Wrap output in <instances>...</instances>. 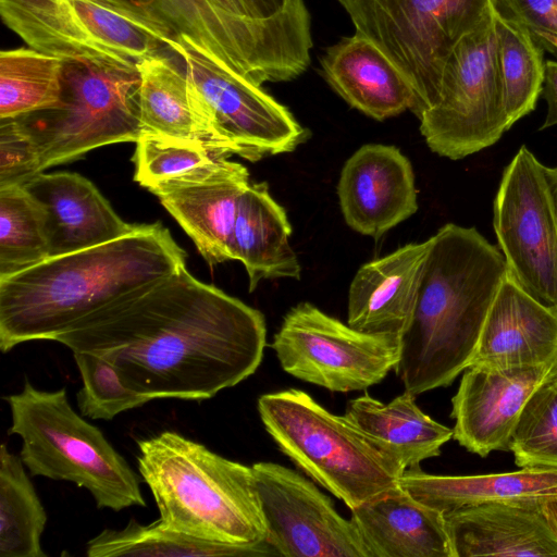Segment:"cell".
<instances>
[{
    "mask_svg": "<svg viewBox=\"0 0 557 557\" xmlns=\"http://www.w3.org/2000/svg\"><path fill=\"white\" fill-rule=\"evenodd\" d=\"M546 180L550 193L552 203L557 223V166L548 168L545 166Z\"/></svg>",
    "mask_w": 557,
    "mask_h": 557,
    "instance_id": "cell-42",
    "label": "cell"
},
{
    "mask_svg": "<svg viewBox=\"0 0 557 557\" xmlns=\"http://www.w3.org/2000/svg\"><path fill=\"white\" fill-rule=\"evenodd\" d=\"M540 511L547 527L557 539V496L544 500L540 505Z\"/></svg>",
    "mask_w": 557,
    "mask_h": 557,
    "instance_id": "cell-40",
    "label": "cell"
},
{
    "mask_svg": "<svg viewBox=\"0 0 557 557\" xmlns=\"http://www.w3.org/2000/svg\"><path fill=\"white\" fill-rule=\"evenodd\" d=\"M137 71L144 134L197 143L226 157L240 156L238 148L218 129L207 103L174 51L143 60Z\"/></svg>",
    "mask_w": 557,
    "mask_h": 557,
    "instance_id": "cell-19",
    "label": "cell"
},
{
    "mask_svg": "<svg viewBox=\"0 0 557 557\" xmlns=\"http://www.w3.org/2000/svg\"><path fill=\"white\" fill-rule=\"evenodd\" d=\"M350 511L369 557H453L445 515L399 483Z\"/></svg>",
    "mask_w": 557,
    "mask_h": 557,
    "instance_id": "cell-23",
    "label": "cell"
},
{
    "mask_svg": "<svg viewBox=\"0 0 557 557\" xmlns=\"http://www.w3.org/2000/svg\"><path fill=\"white\" fill-rule=\"evenodd\" d=\"M494 8L521 26L543 51L557 57V0H494Z\"/></svg>",
    "mask_w": 557,
    "mask_h": 557,
    "instance_id": "cell-37",
    "label": "cell"
},
{
    "mask_svg": "<svg viewBox=\"0 0 557 557\" xmlns=\"http://www.w3.org/2000/svg\"><path fill=\"white\" fill-rule=\"evenodd\" d=\"M224 11L237 16H250L242 0H212ZM252 17V16H250Z\"/></svg>",
    "mask_w": 557,
    "mask_h": 557,
    "instance_id": "cell-41",
    "label": "cell"
},
{
    "mask_svg": "<svg viewBox=\"0 0 557 557\" xmlns=\"http://www.w3.org/2000/svg\"><path fill=\"white\" fill-rule=\"evenodd\" d=\"M44 172L35 144L16 119H0V187L23 186Z\"/></svg>",
    "mask_w": 557,
    "mask_h": 557,
    "instance_id": "cell-36",
    "label": "cell"
},
{
    "mask_svg": "<svg viewBox=\"0 0 557 557\" xmlns=\"http://www.w3.org/2000/svg\"><path fill=\"white\" fill-rule=\"evenodd\" d=\"M398 483L419 502L448 513L483 504L540 506L557 496V468L524 467L518 471L435 475L407 469Z\"/></svg>",
    "mask_w": 557,
    "mask_h": 557,
    "instance_id": "cell-26",
    "label": "cell"
},
{
    "mask_svg": "<svg viewBox=\"0 0 557 557\" xmlns=\"http://www.w3.org/2000/svg\"><path fill=\"white\" fill-rule=\"evenodd\" d=\"M547 103V113L541 129L557 125V61L545 62V77L541 92Z\"/></svg>",
    "mask_w": 557,
    "mask_h": 557,
    "instance_id": "cell-38",
    "label": "cell"
},
{
    "mask_svg": "<svg viewBox=\"0 0 557 557\" xmlns=\"http://www.w3.org/2000/svg\"><path fill=\"white\" fill-rule=\"evenodd\" d=\"M453 557L557 556L540 506L483 504L445 513Z\"/></svg>",
    "mask_w": 557,
    "mask_h": 557,
    "instance_id": "cell-25",
    "label": "cell"
},
{
    "mask_svg": "<svg viewBox=\"0 0 557 557\" xmlns=\"http://www.w3.org/2000/svg\"><path fill=\"white\" fill-rule=\"evenodd\" d=\"M554 380H555V382L557 383V372H556V374L554 375Z\"/></svg>",
    "mask_w": 557,
    "mask_h": 557,
    "instance_id": "cell-43",
    "label": "cell"
},
{
    "mask_svg": "<svg viewBox=\"0 0 557 557\" xmlns=\"http://www.w3.org/2000/svg\"><path fill=\"white\" fill-rule=\"evenodd\" d=\"M556 372L549 367H468L451 398L453 438L481 457L494 450L509 451L525 404Z\"/></svg>",
    "mask_w": 557,
    "mask_h": 557,
    "instance_id": "cell-16",
    "label": "cell"
},
{
    "mask_svg": "<svg viewBox=\"0 0 557 557\" xmlns=\"http://www.w3.org/2000/svg\"><path fill=\"white\" fill-rule=\"evenodd\" d=\"M429 249L430 239L410 243L361 265L349 286L347 324L401 336L416 307Z\"/></svg>",
    "mask_w": 557,
    "mask_h": 557,
    "instance_id": "cell-22",
    "label": "cell"
},
{
    "mask_svg": "<svg viewBox=\"0 0 557 557\" xmlns=\"http://www.w3.org/2000/svg\"><path fill=\"white\" fill-rule=\"evenodd\" d=\"M64 62L29 47L0 53V119L55 108L63 92Z\"/></svg>",
    "mask_w": 557,
    "mask_h": 557,
    "instance_id": "cell-31",
    "label": "cell"
},
{
    "mask_svg": "<svg viewBox=\"0 0 557 557\" xmlns=\"http://www.w3.org/2000/svg\"><path fill=\"white\" fill-rule=\"evenodd\" d=\"M89 557L117 556H278L268 542L228 545L202 541L170 530L158 520L141 524L131 519L123 529H104L87 543Z\"/></svg>",
    "mask_w": 557,
    "mask_h": 557,
    "instance_id": "cell-29",
    "label": "cell"
},
{
    "mask_svg": "<svg viewBox=\"0 0 557 557\" xmlns=\"http://www.w3.org/2000/svg\"><path fill=\"white\" fill-rule=\"evenodd\" d=\"M258 411L281 451L349 509L396 485L404 473L350 420L304 391L261 395Z\"/></svg>",
    "mask_w": 557,
    "mask_h": 557,
    "instance_id": "cell-7",
    "label": "cell"
},
{
    "mask_svg": "<svg viewBox=\"0 0 557 557\" xmlns=\"http://www.w3.org/2000/svg\"><path fill=\"white\" fill-rule=\"evenodd\" d=\"M138 87V71L64 62L60 103L15 117L35 144L42 171L101 146L136 143L144 134Z\"/></svg>",
    "mask_w": 557,
    "mask_h": 557,
    "instance_id": "cell-10",
    "label": "cell"
},
{
    "mask_svg": "<svg viewBox=\"0 0 557 557\" xmlns=\"http://www.w3.org/2000/svg\"><path fill=\"white\" fill-rule=\"evenodd\" d=\"M429 239L416 307L394 369L414 396L450 385L471 366L507 273L500 249L474 227L447 223Z\"/></svg>",
    "mask_w": 557,
    "mask_h": 557,
    "instance_id": "cell-3",
    "label": "cell"
},
{
    "mask_svg": "<svg viewBox=\"0 0 557 557\" xmlns=\"http://www.w3.org/2000/svg\"><path fill=\"white\" fill-rule=\"evenodd\" d=\"M227 158L149 189L210 265L232 260L231 242L238 205L250 185L247 168Z\"/></svg>",
    "mask_w": 557,
    "mask_h": 557,
    "instance_id": "cell-17",
    "label": "cell"
},
{
    "mask_svg": "<svg viewBox=\"0 0 557 557\" xmlns=\"http://www.w3.org/2000/svg\"><path fill=\"white\" fill-rule=\"evenodd\" d=\"M45 215L50 257L94 247L131 233L98 188L73 172L39 173L25 185Z\"/></svg>",
    "mask_w": 557,
    "mask_h": 557,
    "instance_id": "cell-21",
    "label": "cell"
},
{
    "mask_svg": "<svg viewBox=\"0 0 557 557\" xmlns=\"http://www.w3.org/2000/svg\"><path fill=\"white\" fill-rule=\"evenodd\" d=\"M494 18L495 12L457 44L435 101L418 116L428 147L441 157L463 159L509 129Z\"/></svg>",
    "mask_w": 557,
    "mask_h": 557,
    "instance_id": "cell-11",
    "label": "cell"
},
{
    "mask_svg": "<svg viewBox=\"0 0 557 557\" xmlns=\"http://www.w3.org/2000/svg\"><path fill=\"white\" fill-rule=\"evenodd\" d=\"M356 32L396 65L418 117L436 99L457 44L495 12L494 0H339Z\"/></svg>",
    "mask_w": 557,
    "mask_h": 557,
    "instance_id": "cell-9",
    "label": "cell"
},
{
    "mask_svg": "<svg viewBox=\"0 0 557 557\" xmlns=\"http://www.w3.org/2000/svg\"><path fill=\"white\" fill-rule=\"evenodd\" d=\"M403 471L441 454L453 437V429L425 414L416 396L405 391L388 404L367 393L351 399L344 414Z\"/></svg>",
    "mask_w": 557,
    "mask_h": 557,
    "instance_id": "cell-28",
    "label": "cell"
},
{
    "mask_svg": "<svg viewBox=\"0 0 557 557\" xmlns=\"http://www.w3.org/2000/svg\"><path fill=\"white\" fill-rule=\"evenodd\" d=\"M82 377L81 414L111 420L151 400H203L259 368L263 314L180 268L55 337Z\"/></svg>",
    "mask_w": 557,
    "mask_h": 557,
    "instance_id": "cell-1",
    "label": "cell"
},
{
    "mask_svg": "<svg viewBox=\"0 0 557 557\" xmlns=\"http://www.w3.org/2000/svg\"><path fill=\"white\" fill-rule=\"evenodd\" d=\"M226 157L191 141L144 134L133 156L134 181L148 190L153 186L196 172Z\"/></svg>",
    "mask_w": 557,
    "mask_h": 557,
    "instance_id": "cell-35",
    "label": "cell"
},
{
    "mask_svg": "<svg viewBox=\"0 0 557 557\" xmlns=\"http://www.w3.org/2000/svg\"><path fill=\"white\" fill-rule=\"evenodd\" d=\"M139 473L161 524L220 544L257 545L268 529L251 467L175 431L138 442Z\"/></svg>",
    "mask_w": 557,
    "mask_h": 557,
    "instance_id": "cell-4",
    "label": "cell"
},
{
    "mask_svg": "<svg viewBox=\"0 0 557 557\" xmlns=\"http://www.w3.org/2000/svg\"><path fill=\"white\" fill-rule=\"evenodd\" d=\"M267 542L285 557H369L354 521L310 480L275 462L252 465Z\"/></svg>",
    "mask_w": 557,
    "mask_h": 557,
    "instance_id": "cell-14",
    "label": "cell"
},
{
    "mask_svg": "<svg viewBox=\"0 0 557 557\" xmlns=\"http://www.w3.org/2000/svg\"><path fill=\"white\" fill-rule=\"evenodd\" d=\"M177 38L221 70L262 86L290 81L310 64V14L289 0L270 17L233 15L212 0H144Z\"/></svg>",
    "mask_w": 557,
    "mask_h": 557,
    "instance_id": "cell-8",
    "label": "cell"
},
{
    "mask_svg": "<svg viewBox=\"0 0 557 557\" xmlns=\"http://www.w3.org/2000/svg\"><path fill=\"white\" fill-rule=\"evenodd\" d=\"M493 225L507 273L557 311V223L545 165L525 146L503 173Z\"/></svg>",
    "mask_w": 557,
    "mask_h": 557,
    "instance_id": "cell-13",
    "label": "cell"
},
{
    "mask_svg": "<svg viewBox=\"0 0 557 557\" xmlns=\"http://www.w3.org/2000/svg\"><path fill=\"white\" fill-rule=\"evenodd\" d=\"M171 50L182 59L218 129L242 158L255 162L292 152L306 140L307 131L261 86L221 70L180 39Z\"/></svg>",
    "mask_w": 557,
    "mask_h": 557,
    "instance_id": "cell-15",
    "label": "cell"
},
{
    "mask_svg": "<svg viewBox=\"0 0 557 557\" xmlns=\"http://www.w3.org/2000/svg\"><path fill=\"white\" fill-rule=\"evenodd\" d=\"M290 234L285 210L272 198L268 184L250 183L239 200L231 242L232 260L244 264L249 292L262 280L300 278L301 267L289 244Z\"/></svg>",
    "mask_w": 557,
    "mask_h": 557,
    "instance_id": "cell-27",
    "label": "cell"
},
{
    "mask_svg": "<svg viewBox=\"0 0 557 557\" xmlns=\"http://www.w3.org/2000/svg\"><path fill=\"white\" fill-rule=\"evenodd\" d=\"M337 195L354 231L377 238L418 209L409 159L395 146L367 144L344 164Z\"/></svg>",
    "mask_w": 557,
    "mask_h": 557,
    "instance_id": "cell-18",
    "label": "cell"
},
{
    "mask_svg": "<svg viewBox=\"0 0 557 557\" xmlns=\"http://www.w3.org/2000/svg\"><path fill=\"white\" fill-rule=\"evenodd\" d=\"M0 15L29 48L63 62L137 71L178 39L144 0H0Z\"/></svg>",
    "mask_w": 557,
    "mask_h": 557,
    "instance_id": "cell-5",
    "label": "cell"
},
{
    "mask_svg": "<svg viewBox=\"0 0 557 557\" xmlns=\"http://www.w3.org/2000/svg\"><path fill=\"white\" fill-rule=\"evenodd\" d=\"M321 67L326 82L350 107L374 120L413 108L414 95L405 76L358 33L327 48Z\"/></svg>",
    "mask_w": 557,
    "mask_h": 557,
    "instance_id": "cell-24",
    "label": "cell"
},
{
    "mask_svg": "<svg viewBox=\"0 0 557 557\" xmlns=\"http://www.w3.org/2000/svg\"><path fill=\"white\" fill-rule=\"evenodd\" d=\"M272 348L288 374L347 393L364 391L395 369L400 336L361 332L304 301L285 314Z\"/></svg>",
    "mask_w": 557,
    "mask_h": 557,
    "instance_id": "cell-12",
    "label": "cell"
},
{
    "mask_svg": "<svg viewBox=\"0 0 557 557\" xmlns=\"http://www.w3.org/2000/svg\"><path fill=\"white\" fill-rule=\"evenodd\" d=\"M252 17H270L281 11L289 0H242Z\"/></svg>",
    "mask_w": 557,
    "mask_h": 557,
    "instance_id": "cell-39",
    "label": "cell"
},
{
    "mask_svg": "<svg viewBox=\"0 0 557 557\" xmlns=\"http://www.w3.org/2000/svg\"><path fill=\"white\" fill-rule=\"evenodd\" d=\"M494 27L509 128L532 112L541 96L544 77V51L518 24L495 11Z\"/></svg>",
    "mask_w": 557,
    "mask_h": 557,
    "instance_id": "cell-32",
    "label": "cell"
},
{
    "mask_svg": "<svg viewBox=\"0 0 557 557\" xmlns=\"http://www.w3.org/2000/svg\"><path fill=\"white\" fill-rule=\"evenodd\" d=\"M50 257L45 215L23 186L0 187V278Z\"/></svg>",
    "mask_w": 557,
    "mask_h": 557,
    "instance_id": "cell-33",
    "label": "cell"
},
{
    "mask_svg": "<svg viewBox=\"0 0 557 557\" xmlns=\"http://www.w3.org/2000/svg\"><path fill=\"white\" fill-rule=\"evenodd\" d=\"M471 366L557 370V311L534 299L506 273Z\"/></svg>",
    "mask_w": 557,
    "mask_h": 557,
    "instance_id": "cell-20",
    "label": "cell"
},
{
    "mask_svg": "<svg viewBox=\"0 0 557 557\" xmlns=\"http://www.w3.org/2000/svg\"><path fill=\"white\" fill-rule=\"evenodd\" d=\"M184 265L186 252L157 222L2 277L0 350L54 341L84 317Z\"/></svg>",
    "mask_w": 557,
    "mask_h": 557,
    "instance_id": "cell-2",
    "label": "cell"
},
{
    "mask_svg": "<svg viewBox=\"0 0 557 557\" xmlns=\"http://www.w3.org/2000/svg\"><path fill=\"white\" fill-rule=\"evenodd\" d=\"M20 456L0 449V557H46L47 513Z\"/></svg>",
    "mask_w": 557,
    "mask_h": 557,
    "instance_id": "cell-30",
    "label": "cell"
},
{
    "mask_svg": "<svg viewBox=\"0 0 557 557\" xmlns=\"http://www.w3.org/2000/svg\"><path fill=\"white\" fill-rule=\"evenodd\" d=\"M518 467L557 468V383L542 384L525 404L510 440Z\"/></svg>",
    "mask_w": 557,
    "mask_h": 557,
    "instance_id": "cell-34",
    "label": "cell"
},
{
    "mask_svg": "<svg viewBox=\"0 0 557 557\" xmlns=\"http://www.w3.org/2000/svg\"><path fill=\"white\" fill-rule=\"evenodd\" d=\"M10 406L11 434L22 438L20 457L34 476L86 488L100 509L120 511L146 502L137 473L94 424L71 406L65 388L41 391L27 379Z\"/></svg>",
    "mask_w": 557,
    "mask_h": 557,
    "instance_id": "cell-6",
    "label": "cell"
}]
</instances>
